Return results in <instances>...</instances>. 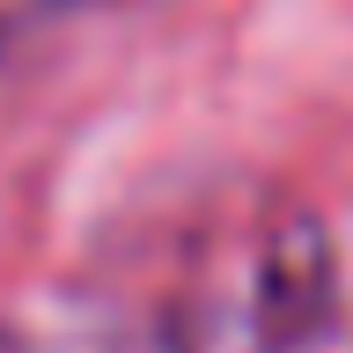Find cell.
Returning a JSON list of instances; mask_svg holds the SVG:
<instances>
[{
    "instance_id": "3957f363",
    "label": "cell",
    "mask_w": 353,
    "mask_h": 353,
    "mask_svg": "<svg viewBox=\"0 0 353 353\" xmlns=\"http://www.w3.org/2000/svg\"><path fill=\"white\" fill-rule=\"evenodd\" d=\"M0 353H66V346H37V339H22V331H0Z\"/></svg>"
},
{
    "instance_id": "7a4b0ae2",
    "label": "cell",
    "mask_w": 353,
    "mask_h": 353,
    "mask_svg": "<svg viewBox=\"0 0 353 353\" xmlns=\"http://www.w3.org/2000/svg\"><path fill=\"white\" fill-rule=\"evenodd\" d=\"M52 8H59V0H0V74H8V66L44 37Z\"/></svg>"
},
{
    "instance_id": "6da1fadb",
    "label": "cell",
    "mask_w": 353,
    "mask_h": 353,
    "mask_svg": "<svg viewBox=\"0 0 353 353\" xmlns=\"http://www.w3.org/2000/svg\"><path fill=\"white\" fill-rule=\"evenodd\" d=\"M125 353H339V258L309 206L228 176L132 221L110 258Z\"/></svg>"
}]
</instances>
